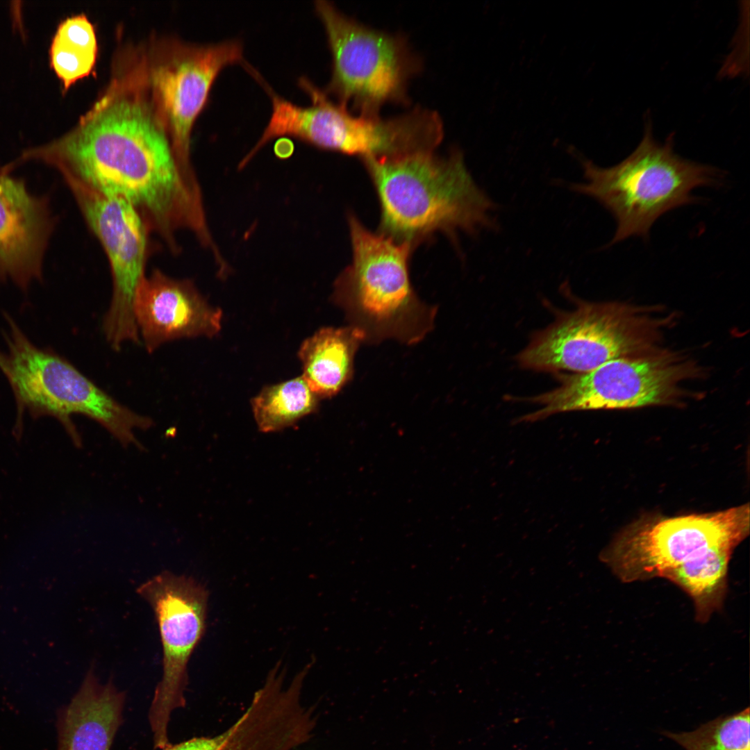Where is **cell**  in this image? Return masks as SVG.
<instances>
[{
  "label": "cell",
  "mask_w": 750,
  "mask_h": 750,
  "mask_svg": "<svg viewBox=\"0 0 750 750\" xmlns=\"http://www.w3.org/2000/svg\"><path fill=\"white\" fill-rule=\"evenodd\" d=\"M230 732L229 726L215 736L194 738L175 745L170 744L164 750H219Z\"/></svg>",
  "instance_id": "44dd1931"
},
{
  "label": "cell",
  "mask_w": 750,
  "mask_h": 750,
  "mask_svg": "<svg viewBox=\"0 0 750 750\" xmlns=\"http://www.w3.org/2000/svg\"><path fill=\"white\" fill-rule=\"evenodd\" d=\"M88 227L108 257L112 281L110 305L103 321L107 342L115 351L127 341L140 342L133 303L145 276L151 233L125 200L108 195L70 176H62Z\"/></svg>",
  "instance_id": "8fae6325"
},
{
  "label": "cell",
  "mask_w": 750,
  "mask_h": 750,
  "mask_svg": "<svg viewBox=\"0 0 750 750\" xmlns=\"http://www.w3.org/2000/svg\"><path fill=\"white\" fill-rule=\"evenodd\" d=\"M143 56L155 112L179 162L194 170L190 160L193 126L221 71L245 63L243 45L238 40L197 44L167 39L151 45Z\"/></svg>",
  "instance_id": "ba28073f"
},
{
  "label": "cell",
  "mask_w": 750,
  "mask_h": 750,
  "mask_svg": "<svg viewBox=\"0 0 750 750\" xmlns=\"http://www.w3.org/2000/svg\"><path fill=\"white\" fill-rule=\"evenodd\" d=\"M577 306L533 335L518 354L521 367L582 373L614 359L651 353L657 327L643 311L617 302Z\"/></svg>",
  "instance_id": "52a82bcc"
},
{
  "label": "cell",
  "mask_w": 750,
  "mask_h": 750,
  "mask_svg": "<svg viewBox=\"0 0 750 750\" xmlns=\"http://www.w3.org/2000/svg\"><path fill=\"white\" fill-rule=\"evenodd\" d=\"M735 548L730 545L712 547L669 570L662 577L678 585L692 598L696 619L700 622H706L722 606L728 563Z\"/></svg>",
  "instance_id": "e0dca14e"
},
{
  "label": "cell",
  "mask_w": 750,
  "mask_h": 750,
  "mask_svg": "<svg viewBox=\"0 0 750 750\" xmlns=\"http://www.w3.org/2000/svg\"><path fill=\"white\" fill-rule=\"evenodd\" d=\"M137 592L153 610L162 646L163 674L149 721L155 747L164 750L170 745L171 715L185 706L188 662L205 632L208 592L194 578L167 571L140 585Z\"/></svg>",
  "instance_id": "7c38bea8"
},
{
  "label": "cell",
  "mask_w": 750,
  "mask_h": 750,
  "mask_svg": "<svg viewBox=\"0 0 750 750\" xmlns=\"http://www.w3.org/2000/svg\"><path fill=\"white\" fill-rule=\"evenodd\" d=\"M124 699L112 683H99L90 671L60 715L58 750H110Z\"/></svg>",
  "instance_id": "9a60e30c"
},
{
  "label": "cell",
  "mask_w": 750,
  "mask_h": 750,
  "mask_svg": "<svg viewBox=\"0 0 750 750\" xmlns=\"http://www.w3.org/2000/svg\"><path fill=\"white\" fill-rule=\"evenodd\" d=\"M749 707L719 716L693 731L663 732L685 750H750Z\"/></svg>",
  "instance_id": "ffe728a7"
},
{
  "label": "cell",
  "mask_w": 750,
  "mask_h": 750,
  "mask_svg": "<svg viewBox=\"0 0 750 750\" xmlns=\"http://www.w3.org/2000/svg\"><path fill=\"white\" fill-rule=\"evenodd\" d=\"M674 136L671 133L663 144L658 143L647 117L640 142L618 164L601 167L577 156L585 181L570 183L567 188L592 197L612 215L617 228L608 246L631 236L647 239L662 215L699 201L692 195L694 188L721 184L722 174L717 168L674 152Z\"/></svg>",
  "instance_id": "3957f363"
},
{
  "label": "cell",
  "mask_w": 750,
  "mask_h": 750,
  "mask_svg": "<svg viewBox=\"0 0 750 750\" xmlns=\"http://www.w3.org/2000/svg\"><path fill=\"white\" fill-rule=\"evenodd\" d=\"M690 373L689 366L672 354L614 359L589 372L560 376L556 388L529 399L540 408L517 422H535L569 411L667 403L679 395Z\"/></svg>",
  "instance_id": "30bf717a"
},
{
  "label": "cell",
  "mask_w": 750,
  "mask_h": 750,
  "mask_svg": "<svg viewBox=\"0 0 750 750\" xmlns=\"http://www.w3.org/2000/svg\"><path fill=\"white\" fill-rule=\"evenodd\" d=\"M97 52L95 28L85 14L68 17L59 24L51 42L49 61L62 90L92 72Z\"/></svg>",
  "instance_id": "ac0fdd59"
},
{
  "label": "cell",
  "mask_w": 750,
  "mask_h": 750,
  "mask_svg": "<svg viewBox=\"0 0 750 750\" xmlns=\"http://www.w3.org/2000/svg\"><path fill=\"white\" fill-rule=\"evenodd\" d=\"M749 506L708 515L640 520L620 533L601 559L624 583L663 577L669 570L749 533Z\"/></svg>",
  "instance_id": "9c48e42d"
},
{
  "label": "cell",
  "mask_w": 750,
  "mask_h": 750,
  "mask_svg": "<svg viewBox=\"0 0 750 750\" xmlns=\"http://www.w3.org/2000/svg\"><path fill=\"white\" fill-rule=\"evenodd\" d=\"M319 400L300 376L265 386L251 399V407L259 429L269 433L291 426L315 412Z\"/></svg>",
  "instance_id": "d6986e66"
},
{
  "label": "cell",
  "mask_w": 750,
  "mask_h": 750,
  "mask_svg": "<svg viewBox=\"0 0 750 750\" xmlns=\"http://www.w3.org/2000/svg\"><path fill=\"white\" fill-rule=\"evenodd\" d=\"M0 166V281L26 290L42 278L43 261L56 218L47 195L33 194L25 180Z\"/></svg>",
  "instance_id": "4fadbf2b"
},
{
  "label": "cell",
  "mask_w": 750,
  "mask_h": 750,
  "mask_svg": "<svg viewBox=\"0 0 750 750\" xmlns=\"http://www.w3.org/2000/svg\"><path fill=\"white\" fill-rule=\"evenodd\" d=\"M364 342L363 332L350 325L321 328L303 341L298 353L302 377L319 399L337 394L350 381L356 353Z\"/></svg>",
  "instance_id": "2e32d148"
},
{
  "label": "cell",
  "mask_w": 750,
  "mask_h": 750,
  "mask_svg": "<svg viewBox=\"0 0 750 750\" xmlns=\"http://www.w3.org/2000/svg\"><path fill=\"white\" fill-rule=\"evenodd\" d=\"M5 318L7 351H0V369L13 392L18 418L26 410L33 416L54 417L79 445L71 416L83 415L99 423L122 445L142 447L135 431L151 428L150 417L121 404L65 358L35 346L9 315Z\"/></svg>",
  "instance_id": "5b68a950"
},
{
  "label": "cell",
  "mask_w": 750,
  "mask_h": 750,
  "mask_svg": "<svg viewBox=\"0 0 750 750\" xmlns=\"http://www.w3.org/2000/svg\"><path fill=\"white\" fill-rule=\"evenodd\" d=\"M315 8L332 58L324 92L369 117L387 103H406L408 83L422 65L405 38L368 27L328 1H316Z\"/></svg>",
  "instance_id": "8992f818"
},
{
  "label": "cell",
  "mask_w": 750,
  "mask_h": 750,
  "mask_svg": "<svg viewBox=\"0 0 750 750\" xmlns=\"http://www.w3.org/2000/svg\"><path fill=\"white\" fill-rule=\"evenodd\" d=\"M353 259L333 285V301L365 342L422 341L433 329L437 310L422 301L409 278L412 244L374 233L353 216L349 219Z\"/></svg>",
  "instance_id": "277c9868"
},
{
  "label": "cell",
  "mask_w": 750,
  "mask_h": 750,
  "mask_svg": "<svg viewBox=\"0 0 750 750\" xmlns=\"http://www.w3.org/2000/svg\"><path fill=\"white\" fill-rule=\"evenodd\" d=\"M20 163L38 161L110 196L140 215L150 233L172 252L188 230L216 257L194 171L177 158L153 108L145 76L131 63L115 66L110 82L73 128L22 152Z\"/></svg>",
  "instance_id": "6da1fadb"
},
{
  "label": "cell",
  "mask_w": 750,
  "mask_h": 750,
  "mask_svg": "<svg viewBox=\"0 0 750 750\" xmlns=\"http://www.w3.org/2000/svg\"><path fill=\"white\" fill-rule=\"evenodd\" d=\"M381 207L384 235L411 244L435 231L476 235L500 228L499 208L474 181L462 153L364 159Z\"/></svg>",
  "instance_id": "7a4b0ae2"
},
{
  "label": "cell",
  "mask_w": 750,
  "mask_h": 750,
  "mask_svg": "<svg viewBox=\"0 0 750 750\" xmlns=\"http://www.w3.org/2000/svg\"><path fill=\"white\" fill-rule=\"evenodd\" d=\"M133 311L149 353L175 340L212 337L221 328L222 310L211 306L191 280L172 278L158 269L140 282Z\"/></svg>",
  "instance_id": "5bb4252c"
},
{
  "label": "cell",
  "mask_w": 750,
  "mask_h": 750,
  "mask_svg": "<svg viewBox=\"0 0 750 750\" xmlns=\"http://www.w3.org/2000/svg\"><path fill=\"white\" fill-rule=\"evenodd\" d=\"M257 80H258V81H259V83H261V84H262V85L263 86V88H264L265 89V90H266L267 88H270V87H269V85H267V83H265V81H264L262 80V78H261V76H260L259 78H257ZM259 151H260V149H257V148H256V144H255V145L253 146V148H252V149H251V150H250V151H249V153H247V155H246V156H244V158H242V160L240 161V164H239V169H242V168H244V167H245V166H246V165H247V164H248V163H249V162H250V160H251V159H252V158H253V157L255 156V155H256V153H258V152Z\"/></svg>",
  "instance_id": "7402d4cb"
}]
</instances>
